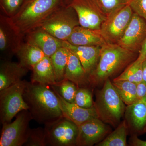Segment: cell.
Instances as JSON below:
<instances>
[{"label":"cell","mask_w":146,"mask_h":146,"mask_svg":"<svg viewBox=\"0 0 146 146\" xmlns=\"http://www.w3.org/2000/svg\"><path fill=\"white\" fill-rule=\"evenodd\" d=\"M23 97L32 120L44 125L63 117L58 97L50 85L27 82Z\"/></svg>","instance_id":"cell-1"},{"label":"cell","mask_w":146,"mask_h":146,"mask_svg":"<svg viewBox=\"0 0 146 146\" xmlns=\"http://www.w3.org/2000/svg\"><path fill=\"white\" fill-rule=\"evenodd\" d=\"M138 56L136 53L118 44L106 43L101 47L99 60L89 75L90 83L97 85L104 82L136 60Z\"/></svg>","instance_id":"cell-2"},{"label":"cell","mask_w":146,"mask_h":146,"mask_svg":"<svg viewBox=\"0 0 146 146\" xmlns=\"http://www.w3.org/2000/svg\"><path fill=\"white\" fill-rule=\"evenodd\" d=\"M62 0H25L17 13L10 18L13 26L25 36L42 26Z\"/></svg>","instance_id":"cell-3"},{"label":"cell","mask_w":146,"mask_h":146,"mask_svg":"<svg viewBox=\"0 0 146 146\" xmlns=\"http://www.w3.org/2000/svg\"><path fill=\"white\" fill-rule=\"evenodd\" d=\"M109 79L104 82L102 88L97 92L94 106L100 119L116 127L125 113L126 106Z\"/></svg>","instance_id":"cell-4"},{"label":"cell","mask_w":146,"mask_h":146,"mask_svg":"<svg viewBox=\"0 0 146 146\" xmlns=\"http://www.w3.org/2000/svg\"><path fill=\"white\" fill-rule=\"evenodd\" d=\"M80 25L74 9L61 3L40 27L61 41H67L76 27Z\"/></svg>","instance_id":"cell-5"},{"label":"cell","mask_w":146,"mask_h":146,"mask_svg":"<svg viewBox=\"0 0 146 146\" xmlns=\"http://www.w3.org/2000/svg\"><path fill=\"white\" fill-rule=\"evenodd\" d=\"M27 82L21 80L0 91V120L2 125L10 123L21 111L28 110L23 97Z\"/></svg>","instance_id":"cell-6"},{"label":"cell","mask_w":146,"mask_h":146,"mask_svg":"<svg viewBox=\"0 0 146 146\" xmlns=\"http://www.w3.org/2000/svg\"><path fill=\"white\" fill-rule=\"evenodd\" d=\"M133 13L129 4L107 16L99 30L107 43L118 44L130 23Z\"/></svg>","instance_id":"cell-7"},{"label":"cell","mask_w":146,"mask_h":146,"mask_svg":"<svg viewBox=\"0 0 146 146\" xmlns=\"http://www.w3.org/2000/svg\"><path fill=\"white\" fill-rule=\"evenodd\" d=\"M32 119L28 110L21 111L12 122L2 125L0 146H22L26 142Z\"/></svg>","instance_id":"cell-8"},{"label":"cell","mask_w":146,"mask_h":146,"mask_svg":"<svg viewBox=\"0 0 146 146\" xmlns=\"http://www.w3.org/2000/svg\"><path fill=\"white\" fill-rule=\"evenodd\" d=\"M72 7L78 16L80 25L86 28L99 30L107 16L97 0H62Z\"/></svg>","instance_id":"cell-9"},{"label":"cell","mask_w":146,"mask_h":146,"mask_svg":"<svg viewBox=\"0 0 146 146\" xmlns=\"http://www.w3.org/2000/svg\"><path fill=\"white\" fill-rule=\"evenodd\" d=\"M45 128L47 146H76L78 126L67 118L63 117Z\"/></svg>","instance_id":"cell-10"},{"label":"cell","mask_w":146,"mask_h":146,"mask_svg":"<svg viewBox=\"0 0 146 146\" xmlns=\"http://www.w3.org/2000/svg\"><path fill=\"white\" fill-rule=\"evenodd\" d=\"M24 36L16 31L9 17L0 14L1 60H11L23 43Z\"/></svg>","instance_id":"cell-11"},{"label":"cell","mask_w":146,"mask_h":146,"mask_svg":"<svg viewBox=\"0 0 146 146\" xmlns=\"http://www.w3.org/2000/svg\"><path fill=\"white\" fill-rule=\"evenodd\" d=\"M146 39V20L133 12L130 23L117 44L139 54Z\"/></svg>","instance_id":"cell-12"},{"label":"cell","mask_w":146,"mask_h":146,"mask_svg":"<svg viewBox=\"0 0 146 146\" xmlns=\"http://www.w3.org/2000/svg\"><path fill=\"white\" fill-rule=\"evenodd\" d=\"M78 126L76 146H91L98 144L109 132V127L99 118L88 120Z\"/></svg>","instance_id":"cell-13"},{"label":"cell","mask_w":146,"mask_h":146,"mask_svg":"<svg viewBox=\"0 0 146 146\" xmlns=\"http://www.w3.org/2000/svg\"><path fill=\"white\" fill-rule=\"evenodd\" d=\"M27 41L39 48L45 56L51 57L58 49L63 46V41L57 39L42 28L29 33L26 35Z\"/></svg>","instance_id":"cell-14"},{"label":"cell","mask_w":146,"mask_h":146,"mask_svg":"<svg viewBox=\"0 0 146 146\" xmlns=\"http://www.w3.org/2000/svg\"><path fill=\"white\" fill-rule=\"evenodd\" d=\"M63 46L78 58L84 71L89 75L96 68L99 60L101 47L76 46L67 41H63Z\"/></svg>","instance_id":"cell-15"},{"label":"cell","mask_w":146,"mask_h":146,"mask_svg":"<svg viewBox=\"0 0 146 146\" xmlns=\"http://www.w3.org/2000/svg\"><path fill=\"white\" fill-rule=\"evenodd\" d=\"M55 93L58 97L63 117L70 120L77 125H80L88 120L98 118L94 106L89 108L81 107L74 103L66 101L57 93Z\"/></svg>","instance_id":"cell-16"},{"label":"cell","mask_w":146,"mask_h":146,"mask_svg":"<svg viewBox=\"0 0 146 146\" xmlns=\"http://www.w3.org/2000/svg\"><path fill=\"white\" fill-rule=\"evenodd\" d=\"M29 70L11 60H1L0 91L22 80Z\"/></svg>","instance_id":"cell-17"},{"label":"cell","mask_w":146,"mask_h":146,"mask_svg":"<svg viewBox=\"0 0 146 146\" xmlns=\"http://www.w3.org/2000/svg\"><path fill=\"white\" fill-rule=\"evenodd\" d=\"M71 44L80 46H99L107 43L98 30L91 29L79 25L76 27L68 38Z\"/></svg>","instance_id":"cell-18"},{"label":"cell","mask_w":146,"mask_h":146,"mask_svg":"<svg viewBox=\"0 0 146 146\" xmlns=\"http://www.w3.org/2000/svg\"><path fill=\"white\" fill-rule=\"evenodd\" d=\"M125 115L134 130L139 133L145 132L146 96L126 107Z\"/></svg>","instance_id":"cell-19"},{"label":"cell","mask_w":146,"mask_h":146,"mask_svg":"<svg viewBox=\"0 0 146 146\" xmlns=\"http://www.w3.org/2000/svg\"><path fill=\"white\" fill-rule=\"evenodd\" d=\"M65 78L72 82L78 87L86 88L91 84L89 75L84 71L80 60L71 51L65 70Z\"/></svg>","instance_id":"cell-20"},{"label":"cell","mask_w":146,"mask_h":146,"mask_svg":"<svg viewBox=\"0 0 146 146\" xmlns=\"http://www.w3.org/2000/svg\"><path fill=\"white\" fill-rule=\"evenodd\" d=\"M32 83L52 85L56 84L55 76L50 57L45 56L33 68Z\"/></svg>","instance_id":"cell-21"},{"label":"cell","mask_w":146,"mask_h":146,"mask_svg":"<svg viewBox=\"0 0 146 146\" xmlns=\"http://www.w3.org/2000/svg\"><path fill=\"white\" fill-rule=\"evenodd\" d=\"M16 54L20 64L29 70H32L46 56L38 47L27 41L23 43Z\"/></svg>","instance_id":"cell-22"},{"label":"cell","mask_w":146,"mask_h":146,"mask_svg":"<svg viewBox=\"0 0 146 146\" xmlns=\"http://www.w3.org/2000/svg\"><path fill=\"white\" fill-rule=\"evenodd\" d=\"M70 52L68 48L63 46L58 49L51 56L56 82H60L65 79V72Z\"/></svg>","instance_id":"cell-23"},{"label":"cell","mask_w":146,"mask_h":146,"mask_svg":"<svg viewBox=\"0 0 146 146\" xmlns=\"http://www.w3.org/2000/svg\"><path fill=\"white\" fill-rule=\"evenodd\" d=\"M121 99L127 105L138 100L136 92L137 84L126 80H114L112 82Z\"/></svg>","instance_id":"cell-24"},{"label":"cell","mask_w":146,"mask_h":146,"mask_svg":"<svg viewBox=\"0 0 146 146\" xmlns=\"http://www.w3.org/2000/svg\"><path fill=\"white\" fill-rule=\"evenodd\" d=\"M127 126L125 121L120 123L114 131L97 144V146H127Z\"/></svg>","instance_id":"cell-25"},{"label":"cell","mask_w":146,"mask_h":146,"mask_svg":"<svg viewBox=\"0 0 146 146\" xmlns=\"http://www.w3.org/2000/svg\"><path fill=\"white\" fill-rule=\"evenodd\" d=\"M143 62L136 59L129 65L121 74L113 80H126L136 84L143 81Z\"/></svg>","instance_id":"cell-26"},{"label":"cell","mask_w":146,"mask_h":146,"mask_svg":"<svg viewBox=\"0 0 146 146\" xmlns=\"http://www.w3.org/2000/svg\"><path fill=\"white\" fill-rule=\"evenodd\" d=\"M51 86L55 92L60 95L65 101L70 103L74 102L78 87L72 82L65 78Z\"/></svg>","instance_id":"cell-27"},{"label":"cell","mask_w":146,"mask_h":146,"mask_svg":"<svg viewBox=\"0 0 146 146\" xmlns=\"http://www.w3.org/2000/svg\"><path fill=\"white\" fill-rule=\"evenodd\" d=\"M24 146H47L46 133L45 127L31 128L27 139Z\"/></svg>","instance_id":"cell-28"},{"label":"cell","mask_w":146,"mask_h":146,"mask_svg":"<svg viewBox=\"0 0 146 146\" xmlns=\"http://www.w3.org/2000/svg\"><path fill=\"white\" fill-rule=\"evenodd\" d=\"M74 103L80 107L89 108L94 106L93 96L87 88L78 87L75 97Z\"/></svg>","instance_id":"cell-29"},{"label":"cell","mask_w":146,"mask_h":146,"mask_svg":"<svg viewBox=\"0 0 146 146\" xmlns=\"http://www.w3.org/2000/svg\"><path fill=\"white\" fill-rule=\"evenodd\" d=\"M107 16L115 11L129 5L131 0H97Z\"/></svg>","instance_id":"cell-30"},{"label":"cell","mask_w":146,"mask_h":146,"mask_svg":"<svg viewBox=\"0 0 146 146\" xmlns=\"http://www.w3.org/2000/svg\"><path fill=\"white\" fill-rule=\"evenodd\" d=\"M25 0H0V7L3 14L11 18L17 13Z\"/></svg>","instance_id":"cell-31"},{"label":"cell","mask_w":146,"mask_h":146,"mask_svg":"<svg viewBox=\"0 0 146 146\" xmlns=\"http://www.w3.org/2000/svg\"><path fill=\"white\" fill-rule=\"evenodd\" d=\"M129 5L134 13L146 20V0H131Z\"/></svg>","instance_id":"cell-32"},{"label":"cell","mask_w":146,"mask_h":146,"mask_svg":"<svg viewBox=\"0 0 146 146\" xmlns=\"http://www.w3.org/2000/svg\"><path fill=\"white\" fill-rule=\"evenodd\" d=\"M138 100L143 98L146 96V83L143 81L137 84L136 87ZM137 100V101H138Z\"/></svg>","instance_id":"cell-33"},{"label":"cell","mask_w":146,"mask_h":146,"mask_svg":"<svg viewBox=\"0 0 146 146\" xmlns=\"http://www.w3.org/2000/svg\"><path fill=\"white\" fill-rule=\"evenodd\" d=\"M146 59V39L142 45L141 49L139 52L137 60L143 61Z\"/></svg>","instance_id":"cell-34"},{"label":"cell","mask_w":146,"mask_h":146,"mask_svg":"<svg viewBox=\"0 0 146 146\" xmlns=\"http://www.w3.org/2000/svg\"><path fill=\"white\" fill-rule=\"evenodd\" d=\"M131 144L132 145L135 146H146V141L141 140L135 135L131 139Z\"/></svg>","instance_id":"cell-35"},{"label":"cell","mask_w":146,"mask_h":146,"mask_svg":"<svg viewBox=\"0 0 146 146\" xmlns=\"http://www.w3.org/2000/svg\"><path fill=\"white\" fill-rule=\"evenodd\" d=\"M143 81L146 83V59L143 63Z\"/></svg>","instance_id":"cell-36"},{"label":"cell","mask_w":146,"mask_h":146,"mask_svg":"<svg viewBox=\"0 0 146 146\" xmlns=\"http://www.w3.org/2000/svg\"><path fill=\"white\" fill-rule=\"evenodd\" d=\"M145 132H146V129H145Z\"/></svg>","instance_id":"cell-37"}]
</instances>
